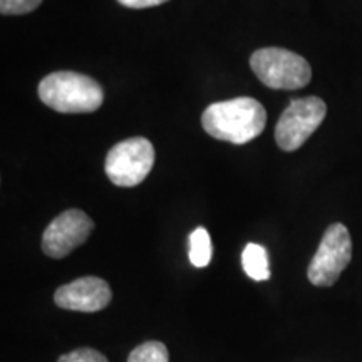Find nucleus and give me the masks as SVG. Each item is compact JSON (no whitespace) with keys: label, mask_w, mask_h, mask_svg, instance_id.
<instances>
[{"label":"nucleus","mask_w":362,"mask_h":362,"mask_svg":"<svg viewBox=\"0 0 362 362\" xmlns=\"http://www.w3.org/2000/svg\"><path fill=\"white\" fill-rule=\"evenodd\" d=\"M202 124L215 139L245 144L264 133L267 111L257 99L235 98L210 104L203 111Z\"/></svg>","instance_id":"f257e3e1"},{"label":"nucleus","mask_w":362,"mask_h":362,"mask_svg":"<svg viewBox=\"0 0 362 362\" xmlns=\"http://www.w3.org/2000/svg\"><path fill=\"white\" fill-rule=\"evenodd\" d=\"M39 99L45 106L64 115L94 112L103 106V88L89 76L59 71L45 76L39 84Z\"/></svg>","instance_id":"f03ea898"},{"label":"nucleus","mask_w":362,"mask_h":362,"mask_svg":"<svg viewBox=\"0 0 362 362\" xmlns=\"http://www.w3.org/2000/svg\"><path fill=\"white\" fill-rule=\"evenodd\" d=\"M250 67L270 89H300L310 83L309 62L282 47H265L252 54Z\"/></svg>","instance_id":"7ed1b4c3"},{"label":"nucleus","mask_w":362,"mask_h":362,"mask_svg":"<svg viewBox=\"0 0 362 362\" xmlns=\"http://www.w3.org/2000/svg\"><path fill=\"white\" fill-rule=\"evenodd\" d=\"M155 165V148L146 138H129L110 149L104 163L107 178L116 187L131 188L143 183Z\"/></svg>","instance_id":"20e7f679"},{"label":"nucleus","mask_w":362,"mask_h":362,"mask_svg":"<svg viewBox=\"0 0 362 362\" xmlns=\"http://www.w3.org/2000/svg\"><path fill=\"white\" fill-rule=\"evenodd\" d=\"M351 259L352 240L349 230L342 223L330 225L310 262L307 277L315 287H330L337 282Z\"/></svg>","instance_id":"39448f33"},{"label":"nucleus","mask_w":362,"mask_h":362,"mask_svg":"<svg viewBox=\"0 0 362 362\" xmlns=\"http://www.w3.org/2000/svg\"><path fill=\"white\" fill-rule=\"evenodd\" d=\"M327 106L320 98L293 99L275 126V141L284 151H296L322 124Z\"/></svg>","instance_id":"423d86ee"},{"label":"nucleus","mask_w":362,"mask_h":362,"mask_svg":"<svg viewBox=\"0 0 362 362\" xmlns=\"http://www.w3.org/2000/svg\"><path fill=\"white\" fill-rule=\"evenodd\" d=\"M94 230V221L84 211L72 208L56 216L42 235V250L51 259H64L83 245Z\"/></svg>","instance_id":"0eeeda50"},{"label":"nucleus","mask_w":362,"mask_h":362,"mask_svg":"<svg viewBox=\"0 0 362 362\" xmlns=\"http://www.w3.org/2000/svg\"><path fill=\"white\" fill-rule=\"evenodd\" d=\"M112 298L110 284L99 277H81L62 285L54 293L57 307L76 312H98L106 309Z\"/></svg>","instance_id":"6e6552de"},{"label":"nucleus","mask_w":362,"mask_h":362,"mask_svg":"<svg viewBox=\"0 0 362 362\" xmlns=\"http://www.w3.org/2000/svg\"><path fill=\"white\" fill-rule=\"evenodd\" d=\"M242 265L245 274L255 282L270 279V265L269 255H267L265 247L259 243H248L242 253Z\"/></svg>","instance_id":"1a4fd4ad"},{"label":"nucleus","mask_w":362,"mask_h":362,"mask_svg":"<svg viewBox=\"0 0 362 362\" xmlns=\"http://www.w3.org/2000/svg\"><path fill=\"white\" fill-rule=\"evenodd\" d=\"M211 238L203 226L189 235V262L198 269H203L211 262Z\"/></svg>","instance_id":"9d476101"},{"label":"nucleus","mask_w":362,"mask_h":362,"mask_svg":"<svg viewBox=\"0 0 362 362\" xmlns=\"http://www.w3.org/2000/svg\"><path fill=\"white\" fill-rule=\"evenodd\" d=\"M128 362H170V354L163 342L149 341L133 349Z\"/></svg>","instance_id":"9b49d317"},{"label":"nucleus","mask_w":362,"mask_h":362,"mask_svg":"<svg viewBox=\"0 0 362 362\" xmlns=\"http://www.w3.org/2000/svg\"><path fill=\"white\" fill-rule=\"evenodd\" d=\"M42 0H0V12L4 16H24L37 8Z\"/></svg>","instance_id":"f8f14e48"},{"label":"nucleus","mask_w":362,"mask_h":362,"mask_svg":"<svg viewBox=\"0 0 362 362\" xmlns=\"http://www.w3.org/2000/svg\"><path fill=\"white\" fill-rule=\"evenodd\" d=\"M57 362H110L106 356L101 354L99 351L89 349V347H83V349H76L67 354L61 356Z\"/></svg>","instance_id":"ddd939ff"},{"label":"nucleus","mask_w":362,"mask_h":362,"mask_svg":"<svg viewBox=\"0 0 362 362\" xmlns=\"http://www.w3.org/2000/svg\"><path fill=\"white\" fill-rule=\"evenodd\" d=\"M117 2L128 8H148L161 6V4L168 2V0H117Z\"/></svg>","instance_id":"4468645a"}]
</instances>
